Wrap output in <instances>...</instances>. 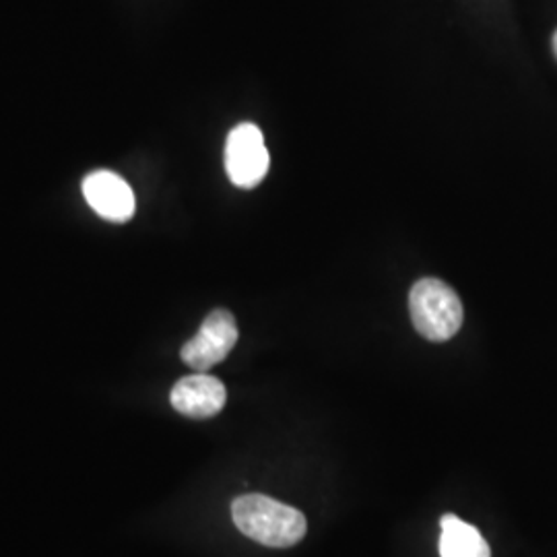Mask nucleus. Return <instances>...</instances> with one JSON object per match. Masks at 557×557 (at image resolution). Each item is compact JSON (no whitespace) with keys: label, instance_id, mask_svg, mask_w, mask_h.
I'll use <instances>...</instances> for the list:
<instances>
[{"label":"nucleus","instance_id":"obj_1","mask_svg":"<svg viewBox=\"0 0 557 557\" xmlns=\"http://www.w3.org/2000/svg\"><path fill=\"white\" fill-rule=\"evenodd\" d=\"M232 517L246 537L267 547H292L306 535L304 515L269 496H239L232 504Z\"/></svg>","mask_w":557,"mask_h":557},{"label":"nucleus","instance_id":"obj_2","mask_svg":"<svg viewBox=\"0 0 557 557\" xmlns=\"http://www.w3.org/2000/svg\"><path fill=\"white\" fill-rule=\"evenodd\" d=\"M409 312L419 335L434 343L455 337L465 319L457 292L440 278H421L409 294Z\"/></svg>","mask_w":557,"mask_h":557},{"label":"nucleus","instance_id":"obj_3","mask_svg":"<svg viewBox=\"0 0 557 557\" xmlns=\"http://www.w3.org/2000/svg\"><path fill=\"white\" fill-rule=\"evenodd\" d=\"M271 165L269 149L259 126L252 122L238 124L225 143V172L238 188H255L267 176Z\"/></svg>","mask_w":557,"mask_h":557},{"label":"nucleus","instance_id":"obj_4","mask_svg":"<svg viewBox=\"0 0 557 557\" xmlns=\"http://www.w3.org/2000/svg\"><path fill=\"white\" fill-rule=\"evenodd\" d=\"M238 343V324L232 312L213 310L200 324L199 333L190 338L180 356L197 372H207L232 354Z\"/></svg>","mask_w":557,"mask_h":557},{"label":"nucleus","instance_id":"obj_5","mask_svg":"<svg viewBox=\"0 0 557 557\" xmlns=\"http://www.w3.org/2000/svg\"><path fill=\"white\" fill-rule=\"evenodd\" d=\"M83 197L100 218L112 223L133 220L137 209L135 193L128 182L110 170L91 172L83 180Z\"/></svg>","mask_w":557,"mask_h":557},{"label":"nucleus","instance_id":"obj_6","mask_svg":"<svg viewBox=\"0 0 557 557\" xmlns=\"http://www.w3.org/2000/svg\"><path fill=\"white\" fill-rule=\"evenodd\" d=\"M170 400L172 407L186 418L209 419L225 407L227 393L220 379L199 372L176 382Z\"/></svg>","mask_w":557,"mask_h":557},{"label":"nucleus","instance_id":"obj_7","mask_svg":"<svg viewBox=\"0 0 557 557\" xmlns=\"http://www.w3.org/2000/svg\"><path fill=\"white\" fill-rule=\"evenodd\" d=\"M442 537H440V556L442 557H492L487 541L481 537L473 524L455 515L442 517Z\"/></svg>","mask_w":557,"mask_h":557},{"label":"nucleus","instance_id":"obj_8","mask_svg":"<svg viewBox=\"0 0 557 557\" xmlns=\"http://www.w3.org/2000/svg\"><path fill=\"white\" fill-rule=\"evenodd\" d=\"M554 52H556V59H557V32L554 34Z\"/></svg>","mask_w":557,"mask_h":557}]
</instances>
